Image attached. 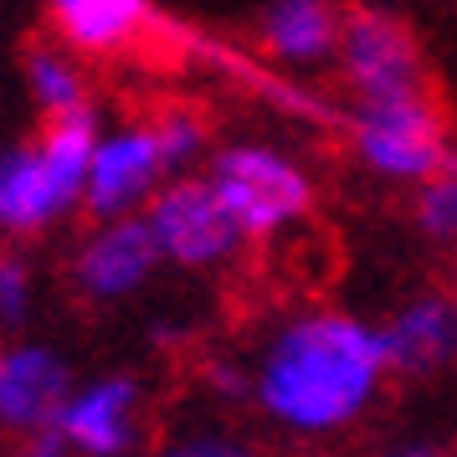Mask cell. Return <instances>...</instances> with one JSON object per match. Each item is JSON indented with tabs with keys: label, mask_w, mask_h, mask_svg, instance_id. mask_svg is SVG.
Listing matches in <instances>:
<instances>
[{
	"label": "cell",
	"mask_w": 457,
	"mask_h": 457,
	"mask_svg": "<svg viewBox=\"0 0 457 457\" xmlns=\"http://www.w3.org/2000/svg\"><path fill=\"white\" fill-rule=\"evenodd\" d=\"M283 457H334V453H324V447H303V442H293V453H283Z\"/></svg>",
	"instance_id": "7402d4cb"
},
{
	"label": "cell",
	"mask_w": 457,
	"mask_h": 457,
	"mask_svg": "<svg viewBox=\"0 0 457 457\" xmlns=\"http://www.w3.org/2000/svg\"><path fill=\"white\" fill-rule=\"evenodd\" d=\"M411 221L432 247L457 252V154L411 190Z\"/></svg>",
	"instance_id": "2e32d148"
},
{
	"label": "cell",
	"mask_w": 457,
	"mask_h": 457,
	"mask_svg": "<svg viewBox=\"0 0 457 457\" xmlns=\"http://www.w3.org/2000/svg\"><path fill=\"white\" fill-rule=\"evenodd\" d=\"M149 457H262V453H257L252 432L237 427V411H216V406L201 401V411L175 416L154 432Z\"/></svg>",
	"instance_id": "9a60e30c"
},
{
	"label": "cell",
	"mask_w": 457,
	"mask_h": 457,
	"mask_svg": "<svg viewBox=\"0 0 457 457\" xmlns=\"http://www.w3.org/2000/svg\"><path fill=\"white\" fill-rule=\"evenodd\" d=\"M165 257L139 216H87V231L67 252V288L87 309H119L154 283Z\"/></svg>",
	"instance_id": "52a82bcc"
},
{
	"label": "cell",
	"mask_w": 457,
	"mask_h": 457,
	"mask_svg": "<svg viewBox=\"0 0 457 457\" xmlns=\"http://www.w3.org/2000/svg\"><path fill=\"white\" fill-rule=\"evenodd\" d=\"M46 16L78 57H108L149 26V0H46Z\"/></svg>",
	"instance_id": "4fadbf2b"
},
{
	"label": "cell",
	"mask_w": 457,
	"mask_h": 457,
	"mask_svg": "<svg viewBox=\"0 0 457 457\" xmlns=\"http://www.w3.org/2000/svg\"><path fill=\"white\" fill-rule=\"evenodd\" d=\"M154 134H160V149H165L170 175H190V170H206L211 160V124L195 113V108H165L154 119Z\"/></svg>",
	"instance_id": "e0dca14e"
},
{
	"label": "cell",
	"mask_w": 457,
	"mask_h": 457,
	"mask_svg": "<svg viewBox=\"0 0 457 457\" xmlns=\"http://www.w3.org/2000/svg\"><path fill=\"white\" fill-rule=\"evenodd\" d=\"M386 350H391L395 380L432 386L457 375V293L453 288H421L401 298L386 319Z\"/></svg>",
	"instance_id": "8fae6325"
},
{
	"label": "cell",
	"mask_w": 457,
	"mask_h": 457,
	"mask_svg": "<svg viewBox=\"0 0 457 457\" xmlns=\"http://www.w3.org/2000/svg\"><path fill=\"white\" fill-rule=\"evenodd\" d=\"M26 93L42 119H72V113H93V87L78 62V52L67 42H37L26 52Z\"/></svg>",
	"instance_id": "5bb4252c"
},
{
	"label": "cell",
	"mask_w": 457,
	"mask_h": 457,
	"mask_svg": "<svg viewBox=\"0 0 457 457\" xmlns=\"http://www.w3.org/2000/svg\"><path fill=\"white\" fill-rule=\"evenodd\" d=\"M165 180L170 165L160 134H154V119L149 124H139V119L108 124L98 129V145H93L83 216H139Z\"/></svg>",
	"instance_id": "9c48e42d"
},
{
	"label": "cell",
	"mask_w": 457,
	"mask_h": 457,
	"mask_svg": "<svg viewBox=\"0 0 457 457\" xmlns=\"http://www.w3.org/2000/svg\"><path fill=\"white\" fill-rule=\"evenodd\" d=\"M386 329L354 309H293L252 350V416L283 442L324 447L370 421L391 391Z\"/></svg>",
	"instance_id": "6da1fadb"
},
{
	"label": "cell",
	"mask_w": 457,
	"mask_h": 457,
	"mask_svg": "<svg viewBox=\"0 0 457 457\" xmlns=\"http://www.w3.org/2000/svg\"><path fill=\"white\" fill-rule=\"evenodd\" d=\"M206 180L216 186L237 231L247 237V247H268V242L293 237L313 216V201H319L309 165L272 139L216 145L206 160Z\"/></svg>",
	"instance_id": "3957f363"
},
{
	"label": "cell",
	"mask_w": 457,
	"mask_h": 457,
	"mask_svg": "<svg viewBox=\"0 0 457 457\" xmlns=\"http://www.w3.org/2000/svg\"><path fill=\"white\" fill-rule=\"evenodd\" d=\"M16 457H83V453H78L57 427H42V432L21 436V453H16Z\"/></svg>",
	"instance_id": "44dd1931"
},
{
	"label": "cell",
	"mask_w": 457,
	"mask_h": 457,
	"mask_svg": "<svg viewBox=\"0 0 457 457\" xmlns=\"http://www.w3.org/2000/svg\"><path fill=\"white\" fill-rule=\"evenodd\" d=\"M334 72L345 78L354 104H375V98H401V93H427L432 87L427 52L416 42V31L386 5H350L345 11V37H339Z\"/></svg>",
	"instance_id": "8992f818"
},
{
	"label": "cell",
	"mask_w": 457,
	"mask_h": 457,
	"mask_svg": "<svg viewBox=\"0 0 457 457\" xmlns=\"http://www.w3.org/2000/svg\"><path fill=\"white\" fill-rule=\"evenodd\" d=\"M98 108L72 119H42V134L0 145V237L37 242L83 216L87 165L98 145Z\"/></svg>",
	"instance_id": "7a4b0ae2"
},
{
	"label": "cell",
	"mask_w": 457,
	"mask_h": 457,
	"mask_svg": "<svg viewBox=\"0 0 457 457\" xmlns=\"http://www.w3.org/2000/svg\"><path fill=\"white\" fill-rule=\"evenodd\" d=\"M83 457H149V386L134 370H98L72 380L52 421Z\"/></svg>",
	"instance_id": "ba28073f"
},
{
	"label": "cell",
	"mask_w": 457,
	"mask_h": 457,
	"mask_svg": "<svg viewBox=\"0 0 457 457\" xmlns=\"http://www.w3.org/2000/svg\"><path fill=\"white\" fill-rule=\"evenodd\" d=\"M345 37L339 0H268L257 16V46L283 72H319L334 67Z\"/></svg>",
	"instance_id": "7c38bea8"
},
{
	"label": "cell",
	"mask_w": 457,
	"mask_h": 457,
	"mask_svg": "<svg viewBox=\"0 0 457 457\" xmlns=\"http://www.w3.org/2000/svg\"><path fill=\"white\" fill-rule=\"evenodd\" d=\"M354 165L386 180V186L416 190L421 180H432L436 170L457 154L453 119L442 113V104L427 93H401V98H375V104H354L345 119Z\"/></svg>",
	"instance_id": "277c9868"
},
{
	"label": "cell",
	"mask_w": 457,
	"mask_h": 457,
	"mask_svg": "<svg viewBox=\"0 0 457 457\" xmlns=\"http://www.w3.org/2000/svg\"><path fill=\"white\" fill-rule=\"evenodd\" d=\"M195 391L216 411H252V354H206L195 370Z\"/></svg>",
	"instance_id": "ac0fdd59"
},
{
	"label": "cell",
	"mask_w": 457,
	"mask_h": 457,
	"mask_svg": "<svg viewBox=\"0 0 457 457\" xmlns=\"http://www.w3.org/2000/svg\"><path fill=\"white\" fill-rule=\"evenodd\" d=\"M72 360L52 339L16 334L11 345H0V432L5 436H31L52 427L72 391Z\"/></svg>",
	"instance_id": "30bf717a"
},
{
	"label": "cell",
	"mask_w": 457,
	"mask_h": 457,
	"mask_svg": "<svg viewBox=\"0 0 457 457\" xmlns=\"http://www.w3.org/2000/svg\"><path fill=\"white\" fill-rule=\"evenodd\" d=\"M37 268L21 252V242H5L0 247V329H26L31 313H37Z\"/></svg>",
	"instance_id": "d6986e66"
},
{
	"label": "cell",
	"mask_w": 457,
	"mask_h": 457,
	"mask_svg": "<svg viewBox=\"0 0 457 457\" xmlns=\"http://www.w3.org/2000/svg\"><path fill=\"white\" fill-rule=\"evenodd\" d=\"M145 221L160 257H165V268H180V272H221L247 247V237L237 231L216 186L206 180V170L170 175L165 186L154 190V201L145 206Z\"/></svg>",
	"instance_id": "5b68a950"
},
{
	"label": "cell",
	"mask_w": 457,
	"mask_h": 457,
	"mask_svg": "<svg viewBox=\"0 0 457 457\" xmlns=\"http://www.w3.org/2000/svg\"><path fill=\"white\" fill-rule=\"evenodd\" d=\"M370 457H457L453 442L436 432H391L370 447Z\"/></svg>",
	"instance_id": "ffe728a7"
}]
</instances>
